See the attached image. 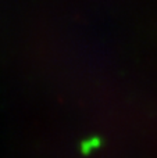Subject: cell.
<instances>
[{"label":"cell","instance_id":"6da1fadb","mask_svg":"<svg viewBox=\"0 0 157 158\" xmlns=\"http://www.w3.org/2000/svg\"><path fill=\"white\" fill-rule=\"evenodd\" d=\"M81 148H82V153L83 154H88L89 151H91V148H92L91 142H89V140H83L82 144H81Z\"/></svg>","mask_w":157,"mask_h":158},{"label":"cell","instance_id":"7a4b0ae2","mask_svg":"<svg viewBox=\"0 0 157 158\" xmlns=\"http://www.w3.org/2000/svg\"><path fill=\"white\" fill-rule=\"evenodd\" d=\"M89 142H91L92 147H99V146H100V139H99V137H92Z\"/></svg>","mask_w":157,"mask_h":158}]
</instances>
